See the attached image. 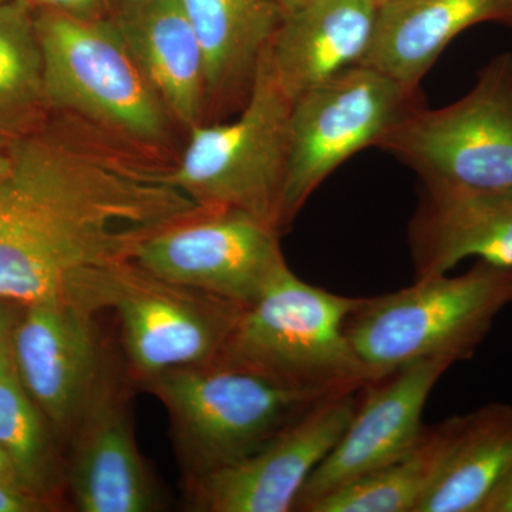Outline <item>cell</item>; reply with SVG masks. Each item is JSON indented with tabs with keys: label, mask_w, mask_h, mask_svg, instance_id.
<instances>
[{
	"label": "cell",
	"mask_w": 512,
	"mask_h": 512,
	"mask_svg": "<svg viewBox=\"0 0 512 512\" xmlns=\"http://www.w3.org/2000/svg\"><path fill=\"white\" fill-rule=\"evenodd\" d=\"M164 156L52 111L13 141L0 178V291L19 305L103 311L111 278L146 239L210 211Z\"/></svg>",
	"instance_id": "6da1fadb"
},
{
	"label": "cell",
	"mask_w": 512,
	"mask_h": 512,
	"mask_svg": "<svg viewBox=\"0 0 512 512\" xmlns=\"http://www.w3.org/2000/svg\"><path fill=\"white\" fill-rule=\"evenodd\" d=\"M360 302L306 284L285 266L244 308L214 365L316 396L356 392L370 377L345 322Z\"/></svg>",
	"instance_id": "7a4b0ae2"
},
{
	"label": "cell",
	"mask_w": 512,
	"mask_h": 512,
	"mask_svg": "<svg viewBox=\"0 0 512 512\" xmlns=\"http://www.w3.org/2000/svg\"><path fill=\"white\" fill-rule=\"evenodd\" d=\"M511 303L512 268L478 261L463 275L420 278L362 298L345 333L372 382L417 360L471 359Z\"/></svg>",
	"instance_id": "3957f363"
},
{
	"label": "cell",
	"mask_w": 512,
	"mask_h": 512,
	"mask_svg": "<svg viewBox=\"0 0 512 512\" xmlns=\"http://www.w3.org/2000/svg\"><path fill=\"white\" fill-rule=\"evenodd\" d=\"M47 104L164 156L173 117L113 19L33 9Z\"/></svg>",
	"instance_id": "277c9868"
},
{
	"label": "cell",
	"mask_w": 512,
	"mask_h": 512,
	"mask_svg": "<svg viewBox=\"0 0 512 512\" xmlns=\"http://www.w3.org/2000/svg\"><path fill=\"white\" fill-rule=\"evenodd\" d=\"M292 106L265 52L238 119L188 130L175 184L208 210L247 212L281 232Z\"/></svg>",
	"instance_id": "5b68a950"
},
{
	"label": "cell",
	"mask_w": 512,
	"mask_h": 512,
	"mask_svg": "<svg viewBox=\"0 0 512 512\" xmlns=\"http://www.w3.org/2000/svg\"><path fill=\"white\" fill-rule=\"evenodd\" d=\"M143 383L167 409L188 481L251 456L313 404L330 397L284 389L215 365L170 370Z\"/></svg>",
	"instance_id": "8992f818"
},
{
	"label": "cell",
	"mask_w": 512,
	"mask_h": 512,
	"mask_svg": "<svg viewBox=\"0 0 512 512\" xmlns=\"http://www.w3.org/2000/svg\"><path fill=\"white\" fill-rule=\"evenodd\" d=\"M376 147L412 168L424 187H512L511 53L485 64L456 103L410 111Z\"/></svg>",
	"instance_id": "52a82bcc"
},
{
	"label": "cell",
	"mask_w": 512,
	"mask_h": 512,
	"mask_svg": "<svg viewBox=\"0 0 512 512\" xmlns=\"http://www.w3.org/2000/svg\"><path fill=\"white\" fill-rule=\"evenodd\" d=\"M423 104L420 87L362 64L296 97L279 218L282 234L336 168L363 148L376 147L390 127Z\"/></svg>",
	"instance_id": "ba28073f"
},
{
	"label": "cell",
	"mask_w": 512,
	"mask_h": 512,
	"mask_svg": "<svg viewBox=\"0 0 512 512\" xmlns=\"http://www.w3.org/2000/svg\"><path fill=\"white\" fill-rule=\"evenodd\" d=\"M103 309L117 313L128 363L141 382L170 370L214 365L244 311L157 278L134 261L111 279Z\"/></svg>",
	"instance_id": "9c48e42d"
},
{
	"label": "cell",
	"mask_w": 512,
	"mask_h": 512,
	"mask_svg": "<svg viewBox=\"0 0 512 512\" xmlns=\"http://www.w3.org/2000/svg\"><path fill=\"white\" fill-rule=\"evenodd\" d=\"M279 237L247 212L210 210L146 239L133 261L171 284L247 308L288 266Z\"/></svg>",
	"instance_id": "30bf717a"
},
{
	"label": "cell",
	"mask_w": 512,
	"mask_h": 512,
	"mask_svg": "<svg viewBox=\"0 0 512 512\" xmlns=\"http://www.w3.org/2000/svg\"><path fill=\"white\" fill-rule=\"evenodd\" d=\"M360 390L313 404L251 456L188 481L194 511L288 512L348 427Z\"/></svg>",
	"instance_id": "8fae6325"
},
{
	"label": "cell",
	"mask_w": 512,
	"mask_h": 512,
	"mask_svg": "<svg viewBox=\"0 0 512 512\" xmlns=\"http://www.w3.org/2000/svg\"><path fill=\"white\" fill-rule=\"evenodd\" d=\"M93 316L66 303H32L13 332L16 375L64 444L110 377Z\"/></svg>",
	"instance_id": "7c38bea8"
},
{
	"label": "cell",
	"mask_w": 512,
	"mask_h": 512,
	"mask_svg": "<svg viewBox=\"0 0 512 512\" xmlns=\"http://www.w3.org/2000/svg\"><path fill=\"white\" fill-rule=\"evenodd\" d=\"M454 365L446 357L417 360L360 389L355 412L332 451L306 481L295 511L386 466L419 440L424 407Z\"/></svg>",
	"instance_id": "4fadbf2b"
},
{
	"label": "cell",
	"mask_w": 512,
	"mask_h": 512,
	"mask_svg": "<svg viewBox=\"0 0 512 512\" xmlns=\"http://www.w3.org/2000/svg\"><path fill=\"white\" fill-rule=\"evenodd\" d=\"M109 377L70 440L66 488L80 512L161 508L154 477L138 451L124 393Z\"/></svg>",
	"instance_id": "5bb4252c"
},
{
	"label": "cell",
	"mask_w": 512,
	"mask_h": 512,
	"mask_svg": "<svg viewBox=\"0 0 512 512\" xmlns=\"http://www.w3.org/2000/svg\"><path fill=\"white\" fill-rule=\"evenodd\" d=\"M416 279L467 258L512 268V187H424L409 225Z\"/></svg>",
	"instance_id": "9a60e30c"
},
{
	"label": "cell",
	"mask_w": 512,
	"mask_h": 512,
	"mask_svg": "<svg viewBox=\"0 0 512 512\" xmlns=\"http://www.w3.org/2000/svg\"><path fill=\"white\" fill-rule=\"evenodd\" d=\"M377 5L376 0H309L286 13L266 56L293 100L363 62Z\"/></svg>",
	"instance_id": "2e32d148"
},
{
	"label": "cell",
	"mask_w": 512,
	"mask_h": 512,
	"mask_svg": "<svg viewBox=\"0 0 512 512\" xmlns=\"http://www.w3.org/2000/svg\"><path fill=\"white\" fill-rule=\"evenodd\" d=\"M113 20L175 123H204V56L183 2L127 0Z\"/></svg>",
	"instance_id": "e0dca14e"
},
{
	"label": "cell",
	"mask_w": 512,
	"mask_h": 512,
	"mask_svg": "<svg viewBox=\"0 0 512 512\" xmlns=\"http://www.w3.org/2000/svg\"><path fill=\"white\" fill-rule=\"evenodd\" d=\"M512 23V0H383L362 66L420 87L448 43L483 22Z\"/></svg>",
	"instance_id": "ac0fdd59"
},
{
	"label": "cell",
	"mask_w": 512,
	"mask_h": 512,
	"mask_svg": "<svg viewBox=\"0 0 512 512\" xmlns=\"http://www.w3.org/2000/svg\"><path fill=\"white\" fill-rule=\"evenodd\" d=\"M181 2L204 56L208 111L241 110L284 10L278 0Z\"/></svg>",
	"instance_id": "d6986e66"
},
{
	"label": "cell",
	"mask_w": 512,
	"mask_h": 512,
	"mask_svg": "<svg viewBox=\"0 0 512 512\" xmlns=\"http://www.w3.org/2000/svg\"><path fill=\"white\" fill-rule=\"evenodd\" d=\"M512 476V406L490 403L460 416L439 477L417 512H483Z\"/></svg>",
	"instance_id": "ffe728a7"
},
{
	"label": "cell",
	"mask_w": 512,
	"mask_h": 512,
	"mask_svg": "<svg viewBox=\"0 0 512 512\" xmlns=\"http://www.w3.org/2000/svg\"><path fill=\"white\" fill-rule=\"evenodd\" d=\"M460 416L424 427L403 456L309 505L306 512H417L446 463Z\"/></svg>",
	"instance_id": "44dd1931"
},
{
	"label": "cell",
	"mask_w": 512,
	"mask_h": 512,
	"mask_svg": "<svg viewBox=\"0 0 512 512\" xmlns=\"http://www.w3.org/2000/svg\"><path fill=\"white\" fill-rule=\"evenodd\" d=\"M50 114L33 9L9 0L0 5V137L28 136Z\"/></svg>",
	"instance_id": "7402d4cb"
},
{
	"label": "cell",
	"mask_w": 512,
	"mask_h": 512,
	"mask_svg": "<svg viewBox=\"0 0 512 512\" xmlns=\"http://www.w3.org/2000/svg\"><path fill=\"white\" fill-rule=\"evenodd\" d=\"M55 431L23 389L15 370L0 376V448L20 484L53 503L66 487V463Z\"/></svg>",
	"instance_id": "603a6c76"
},
{
	"label": "cell",
	"mask_w": 512,
	"mask_h": 512,
	"mask_svg": "<svg viewBox=\"0 0 512 512\" xmlns=\"http://www.w3.org/2000/svg\"><path fill=\"white\" fill-rule=\"evenodd\" d=\"M46 498L30 493L19 484L0 480V512H40L53 507Z\"/></svg>",
	"instance_id": "cb8c5ba5"
},
{
	"label": "cell",
	"mask_w": 512,
	"mask_h": 512,
	"mask_svg": "<svg viewBox=\"0 0 512 512\" xmlns=\"http://www.w3.org/2000/svg\"><path fill=\"white\" fill-rule=\"evenodd\" d=\"M18 303L0 299V376L15 370L13 363V332L20 313L16 311Z\"/></svg>",
	"instance_id": "d4e9b609"
},
{
	"label": "cell",
	"mask_w": 512,
	"mask_h": 512,
	"mask_svg": "<svg viewBox=\"0 0 512 512\" xmlns=\"http://www.w3.org/2000/svg\"><path fill=\"white\" fill-rule=\"evenodd\" d=\"M32 9L56 10L76 18H103L106 0H25Z\"/></svg>",
	"instance_id": "484cf974"
},
{
	"label": "cell",
	"mask_w": 512,
	"mask_h": 512,
	"mask_svg": "<svg viewBox=\"0 0 512 512\" xmlns=\"http://www.w3.org/2000/svg\"><path fill=\"white\" fill-rule=\"evenodd\" d=\"M483 512H512V476L495 491Z\"/></svg>",
	"instance_id": "4316f807"
},
{
	"label": "cell",
	"mask_w": 512,
	"mask_h": 512,
	"mask_svg": "<svg viewBox=\"0 0 512 512\" xmlns=\"http://www.w3.org/2000/svg\"><path fill=\"white\" fill-rule=\"evenodd\" d=\"M13 141L0 137V178L8 174L13 163Z\"/></svg>",
	"instance_id": "83f0119b"
},
{
	"label": "cell",
	"mask_w": 512,
	"mask_h": 512,
	"mask_svg": "<svg viewBox=\"0 0 512 512\" xmlns=\"http://www.w3.org/2000/svg\"><path fill=\"white\" fill-rule=\"evenodd\" d=\"M0 480L22 485L18 476H16L15 468H13L12 463H10L8 456H6L2 448H0Z\"/></svg>",
	"instance_id": "f1b7e54d"
},
{
	"label": "cell",
	"mask_w": 512,
	"mask_h": 512,
	"mask_svg": "<svg viewBox=\"0 0 512 512\" xmlns=\"http://www.w3.org/2000/svg\"><path fill=\"white\" fill-rule=\"evenodd\" d=\"M279 5H281L282 10H284V16L286 13H291L293 10L301 8L302 5H305L309 0H278Z\"/></svg>",
	"instance_id": "f546056e"
},
{
	"label": "cell",
	"mask_w": 512,
	"mask_h": 512,
	"mask_svg": "<svg viewBox=\"0 0 512 512\" xmlns=\"http://www.w3.org/2000/svg\"><path fill=\"white\" fill-rule=\"evenodd\" d=\"M5 2H9V0H0V5H2V3H5Z\"/></svg>",
	"instance_id": "4dcf8cb0"
},
{
	"label": "cell",
	"mask_w": 512,
	"mask_h": 512,
	"mask_svg": "<svg viewBox=\"0 0 512 512\" xmlns=\"http://www.w3.org/2000/svg\"><path fill=\"white\" fill-rule=\"evenodd\" d=\"M377 3L383 2V0H376Z\"/></svg>",
	"instance_id": "1f68e13d"
}]
</instances>
